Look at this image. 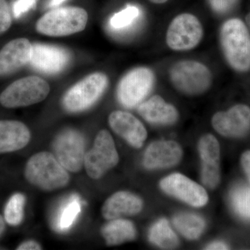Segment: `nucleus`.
Segmentation results:
<instances>
[{"label": "nucleus", "mask_w": 250, "mask_h": 250, "mask_svg": "<svg viewBox=\"0 0 250 250\" xmlns=\"http://www.w3.org/2000/svg\"><path fill=\"white\" fill-rule=\"evenodd\" d=\"M24 177L31 185L45 191L62 188L70 179L66 169L54 154L48 152L36 153L31 156L26 164Z\"/></svg>", "instance_id": "obj_1"}, {"label": "nucleus", "mask_w": 250, "mask_h": 250, "mask_svg": "<svg viewBox=\"0 0 250 250\" xmlns=\"http://www.w3.org/2000/svg\"><path fill=\"white\" fill-rule=\"evenodd\" d=\"M220 43L230 66L238 72L250 70V35L241 20H229L220 29Z\"/></svg>", "instance_id": "obj_2"}, {"label": "nucleus", "mask_w": 250, "mask_h": 250, "mask_svg": "<svg viewBox=\"0 0 250 250\" xmlns=\"http://www.w3.org/2000/svg\"><path fill=\"white\" fill-rule=\"evenodd\" d=\"M88 13L76 6L57 8L46 13L36 22L38 32L52 37H62L84 30Z\"/></svg>", "instance_id": "obj_3"}, {"label": "nucleus", "mask_w": 250, "mask_h": 250, "mask_svg": "<svg viewBox=\"0 0 250 250\" xmlns=\"http://www.w3.org/2000/svg\"><path fill=\"white\" fill-rule=\"evenodd\" d=\"M50 87L43 79L29 76L11 83L0 94V104L7 108L25 107L43 101Z\"/></svg>", "instance_id": "obj_4"}, {"label": "nucleus", "mask_w": 250, "mask_h": 250, "mask_svg": "<svg viewBox=\"0 0 250 250\" xmlns=\"http://www.w3.org/2000/svg\"><path fill=\"white\" fill-rule=\"evenodd\" d=\"M170 79L176 89L190 95H200L209 88L212 75L202 62L192 60L176 62L170 70Z\"/></svg>", "instance_id": "obj_5"}, {"label": "nucleus", "mask_w": 250, "mask_h": 250, "mask_svg": "<svg viewBox=\"0 0 250 250\" xmlns=\"http://www.w3.org/2000/svg\"><path fill=\"white\" fill-rule=\"evenodd\" d=\"M108 85V78L102 72H95L71 87L62 99L67 111L80 112L90 108L103 95Z\"/></svg>", "instance_id": "obj_6"}, {"label": "nucleus", "mask_w": 250, "mask_h": 250, "mask_svg": "<svg viewBox=\"0 0 250 250\" xmlns=\"http://www.w3.org/2000/svg\"><path fill=\"white\" fill-rule=\"evenodd\" d=\"M119 156L114 140L107 130H101L95 138L93 147L85 152L84 166L88 177L102 178L118 164Z\"/></svg>", "instance_id": "obj_7"}, {"label": "nucleus", "mask_w": 250, "mask_h": 250, "mask_svg": "<svg viewBox=\"0 0 250 250\" xmlns=\"http://www.w3.org/2000/svg\"><path fill=\"white\" fill-rule=\"evenodd\" d=\"M154 75L147 67L133 69L122 78L118 89V101L125 107L134 108L142 103L152 90Z\"/></svg>", "instance_id": "obj_8"}, {"label": "nucleus", "mask_w": 250, "mask_h": 250, "mask_svg": "<svg viewBox=\"0 0 250 250\" xmlns=\"http://www.w3.org/2000/svg\"><path fill=\"white\" fill-rule=\"evenodd\" d=\"M203 36L201 22L195 16L182 14L174 18L166 34V43L171 49L185 51L196 47Z\"/></svg>", "instance_id": "obj_9"}, {"label": "nucleus", "mask_w": 250, "mask_h": 250, "mask_svg": "<svg viewBox=\"0 0 250 250\" xmlns=\"http://www.w3.org/2000/svg\"><path fill=\"white\" fill-rule=\"evenodd\" d=\"M84 138L78 131L66 129L57 135L53 142L54 156L67 171L78 172L84 164Z\"/></svg>", "instance_id": "obj_10"}, {"label": "nucleus", "mask_w": 250, "mask_h": 250, "mask_svg": "<svg viewBox=\"0 0 250 250\" xmlns=\"http://www.w3.org/2000/svg\"><path fill=\"white\" fill-rule=\"evenodd\" d=\"M160 187L166 193L192 207H203L208 202L205 189L182 174H172L162 179Z\"/></svg>", "instance_id": "obj_11"}, {"label": "nucleus", "mask_w": 250, "mask_h": 250, "mask_svg": "<svg viewBox=\"0 0 250 250\" xmlns=\"http://www.w3.org/2000/svg\"><path fill=\"white\" fill-rule=\"evenodd\" d=\"M213 128L228 137H240L250 129V108L238 104L228 111L218 112L212 118Z\"/></svg>", "instance_id": "obj_12"}, {"label": "nucleus", "mask_w": 250, "mask_h": 250, "mask_svg": "<svg viewBox=\"0 0 250 250\" xmlns=\"http://www.w3.org/2000/svg\"><path fill=\"white\" fill-rule=\"evenodd\" d=\"M70 54L66 49L57 46L35 43L32 45L31 65L47 74L62 71L68 63Z\"/></svg>", "instance_id": "obj_13"}, {"label": "nucleus", "mask_w": 250, "mask_h": 250, "mask_svg": "<svg viewBox=\"0 0 250 250\" xmlns=\"http://www.w3.org/2000/svg\"><path fill=\"white\" fill-rule=\"evenodd\" d=\"M110 127L132 147L140 148L147 137V130L138 118L128 112H112L108 117Z\"/></svg>", "instance_id": "obj_14"}, {"label": "nucleus", "mask_w": 250, "mask_h": 250, "mask_svg": "<svg viewBox=\"0 0 250 250\" xmlns=\"http://www.w3.org/2000/svg\"><path fill=\"white\" fill-rule=\"evenodd\" d=\"M202 159V180L210 188H214L220 182V146L210 134L203 136L199 143Z\"/></svg>", "instance_id": "obj_15"}, {"label": "nucleus", "mask_w": 250, "mask_h": 250, "mask_svg": "<svg viewBox=\"0 0 250 250\" xmlns=\"http://www.w3.org/2000/svg\"><path fill=\"white\" fill-rule=\"evenodd\" d=\"M32 44L24 38L9 41L0 49V76L17 71L30 62Z\"/></svg>", "instance_id": "obj_16"}, {"label": "nucleus", "mask_w": 250, "mask_h": 250, "mask_svg": "<svg viewBox=\"0 0 250 250\" xmlns=\"http://www.w3.org/2000/svg\"><path fill=\"white\" fill-rule=\"evenodd\" d=\"M182 157V149L172 141L152 143L145 152L143 165L147 169L164 168L174 166Z\"/></svg>", "instance_id": "obj_17"}, {"label": "nucleus", "mask_w": 250, "mask_h": 250, "mask_svg": "<svg viewBox=\"0 0 250 250\" xmlns=\"http://www.w3.org/2000/svg\"><path fill=\"white\" fill-rule=\"evenodd\" d=\"M143 207V200L137 195L129 192L119 191L105 201L102 208V214L104 218L111 220L138 214Z\"/></svg>", "instance_id": "obj_18"}, {"label": "nucleus", "mask_w": 250, "mask_h": 250, "mask_svg": "<svg viewBox=\"0 0 250 250\" xmlns=\"http://www.w3.org/2000/svg\"><path fill=\"white\" fill-rule=\"evenodd\" d=\"M30 130L22 122L0 121V154L21 150L29 144Z\"/></svg>", "instance_id": "obj_19"}, {"label": "nucleus", "mask_w": 250, "mask_h": 250, "mask_svg": "<svg viewBox=\"0 0 250 250\" xmlns=\"http://www.w3.org/2000/svg\"><path fill=\"white\" fill-rule=\"evenodd\" d=\"M138 111L146 121L153 124H173L178 118V112L175 107L166 103L159 95H154L140 104Z\"/></svg>", "instance_id": "obj_20"}, {"label": "nucleus", "mask_w": 250, "mask_h": 250, "mask_svg": "<svg viewBox=\"0 0 250 250\" xmlns=\"http://www.w3.org/2000/svg\"><path fill=\"white\" fill-rule=\"evenodd\" d=\"M101 233L108 246H118L125 242L132 241L136 235L134 224L129 220L113 219L101 229Z\"/></svg>", "instance_id": "obj_21"}, {"label": "nucleus", "mask_w": 250, "mask_h": 250, "mask_svg": "<svg viewBox=\"0 0 250 250\" xmlns=\"http://www.w3.org/2000/svg\"><path fill=\"white\" fill-rule=\"evenodd\" d=\"M176 229L185 238L190 240L198 238L205 229V222L199 215L192 213H180L173 218Z\"/></svg>", "instance_id": "obj_22"}, {"label": "nucleus", "mask_w": 250, "mask_h": 250, "mask_svg": "<svg viewBox=\"0 0 250 250\" xmlns=\"http://www.w3.org/2000/svg\"><path fill=\"white\" fill-rule=\"evenodd\" d=\"M149 240L153 244L163 249H172L178 245L177 235L166 219H161L149 230Z\"/></svg>", "instance_id": "obj_23"}, {"label": "nucleus", "mask_w": 250, "mask_h": 250, "mask_svg": "<svg viewBox=\"0 0 250 250\" xmlns=\"http://www.w3.org/2000/svg\"><path fill=\"white\" fill-rule=\"evenodd\" d=\"M26 199L24 195L20 192L10 197L5 206L4 220L11 226H18L22 223L24 218V205Z\"/></svg>", "instance_id": "obj_24"}, {"label": "nucleus", "mask_w": 250, "mask_h": 250, "mask_svg": "<svg viewBox=\"0 0 250 250\" xmlns=\"http://www.w3.org/2000/svg\"><path fill=\"white\" fill-rule=\"evenodd\" d=\"M141 14V10L138 6L128 5L112 16L109 21L110 26L115 30H126L139 20Z\"/></svg>", "instance_id": "obj_25"}, {"label": "nucleus", "mask_w": 250, "mask_h": 250, "mask_svg": "<svg viewBox=\"0 0 250 250\" xmlns=\"http://www.w3.org/2000/svg\"><path fill=\"white\" fill-rule=\"evenodd\" d=\"M231 202L237 214L250 220V187L236 188L231 192Z\"/></svg>", "instance_id": "obj_26"}, {"label": "nucleus", "mask_w": 250, "mask_h": 250, "mask_svg": "<svg viewBox=\"0 0 250 250\" xmlns=\"http://www.w3.org/2000/svg\"><path fill=\"white\" fill-rule=\"evenodd\" d=\"M81 211L80 202L77 197H73L61 211L58 220L57 227L60 230L64 231L72 226L74 222L76 220L77 216Z\"/></svg>", "instance_id": "obj_27"}, {"label": "nucleus", "mask_w": 250, "mask_h": 250, "mask_svg": "<svg viewBox=\"0 0 250 250\" xmlns=\"http://www.w3.org/2000/svg\"><path fill=\"white\" fill-rule=\"evenodd\" d=\"M12 24L11 11L6 0H0V36L6 32Z\"/></svg>", "instance_id": "obj_28"}, {"label": "nucleus", "mask_w": 250, "mask_h": 250, "mask_svg": "<svg viewBox=\"0 0 250 250\" xmlns=\"http://www.w3.org/2000/svg\"><path fill=\"white\" fill-rule=\"evenodd\" d=\"M38 0H16L14 4V14L15 17L20 16L28 12L30 9L35 7Z\"/></svg>", "instance_id": "obj_29"}, {"label": "nucleus", "mask_w": 250, "mask_h": 250, "mask_svg": "<svg viewBox=\"0 0 250 250\" xmlns=\"http://www.w3.org/2000/svg\"><path fill=\"white\" fill-rule=\"evenodd\" d=\"M237 0H209L210 6L217 13H225L233 7Z\"/></svg>", "instance_id": "obj_30"}, {"label": "nucleus", "mask_w": 250, "mask_h": 250, "mask_svg": "<svg viewBox=\"0 0 250 250\" xmlns=\"http://www.w3.org/2000/svg\"><path fill=\"white\" fill-rule=\"evenodd\" d=\"M18 250H42V247L36 241H24L21 243L17 248Z\"/></svg>", "instance_id": "obj_31"}, {"label": "nucleus", "mask_w": 250, "mask_h": 250, "mask_svg": "<svg viewBox=\"0 0 250 250\" xmlns=\"http://www.w3.org/2000/svg\"><path fill=\"white\" fill-rule=\"evenodd\" d=\"M241 164L250 182V151L245 152L242 155Z\"/></svg>", "instance_id": "obj_32"}, {"label": "nucleus", "mask_w": 250, "mask_h": 250, "mask_svg": "<svg viewBox=\"0 0 250 250\" xmlns=\"http://www.w3.org/2000/svg\"><path fill=\"white\" fill-rule=\"evenodd\" d=\"M228 246L223 242H215L206 248V250H228Z\"/></svg>", "instance_id": "obj_33"}, {"label": "nucleus", "mask_w": 250, "mask_h": 250, "mask_svg": "<svg viewBox=\"0 0 250 250\" xmlns=\"http://www.w3.org/2000/svg\"><path fill=\"white\" fill-rule=\"evenodd\" d=\"M65 1H66V0H51L49 4V7H57V6L62 4Z\"/></svg>", "instance_id": "obj_34"}, {"label": "nucleus", "mask_w": 250, "mask_h": 250, "mask_svg": "<svg viewBox=\"0 0 250 250\" xmlns=\"http://www.w3.org/2000/svg\"><path fill=\"white\" fill-rule=\"evenodd\" d=\"M5 229V222L4 218H3V217L0 215V236L2 235V233H4Z\"/></svg>", "instance_id": "obj_35"}, {"label": "nucleus", "mask_w": 250, "mask_h": 250, "mask_svg": "<svg viewBox=\"0 0 250 250\" xmlns=\"http://www.w3.org/2000/svg\"><path fill=\"white\" fill-rule=\"evenodd\" d=\"M151 2L154 3V4H164V3L166 2L167 0H149Z\"/></svg>", "instance_id": "obj_36"}, {"label": "nucleus", "mask_w": 250, "mask_h": 250, "mask_svg": "<svg viewBox=\"0 0 250 250\" xmlns=\"http://www.w3.org/2000/svg\"><path fill=\"white\" fill-rule=\"evenodd\" d=\"M246 22L247 24H248V27H249L250 29V14L248 15L246 18Z\"/></svg>", "instance_id": "obj_37"}]
</instances>
